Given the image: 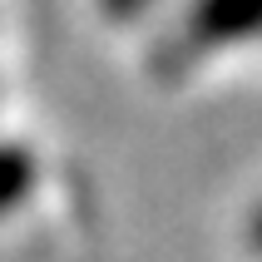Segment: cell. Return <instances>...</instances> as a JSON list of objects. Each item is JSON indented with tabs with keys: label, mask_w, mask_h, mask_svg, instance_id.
<instances>
[{
	"label": "cell",
	"mask_w": 262,
	"mask_h": 262,
	"mask_svg": "<svg viewBox=\"0 0 262 262\" xmlns=\"http://www.w3.org/2000/svg\"><path fill=\"white\" fill-rule=\"evenodd\" d=\"M252 40H262V0H188L173 25L178 59H198Z\"/></svg>",
	"instance_id": "6da1fadb"
},
{
	"label": "cell",
	"mask_w": 262,
	"mask_h": 262,
	"mask_svg": "<svg viewBox=\"0 0 262 262\" xmlns=\"http://www.w3.org/2000/svg\"><path fill=\"white\" fill-rule=\"evenodd\" d=\"M35 178H40V163L30 154L25 144H10V139H0V213H10L30 198L35 188Z\"/></svg>",
	"instance_id": "7a4b0ae2"
},
{
	"label": "cell",
	"mask_w": 262,
	"mask_h": 262,
	"mask_svg": "<svg viewBox=\"0 0 262 262\" xmlns=\"http://www.w3.org/2000/svg\"><path fill=\"white\" fill-rule=\"evenodd\" d=\"M154 0H99V10L109 15V20H134V15H144Z\"/></svg>",
	"instance_id": "3957f363"
},
{
	"label": "cell",
	"mask_w": 262,
	"mask_h": 262,
	"mask_svg": "<svg viewBox=\"0 0 262 262\" xmlns=\"http://www.w3.org/2000/svg\"><path fill=\"white\" fill-rule=\"evenodd\" d=\"M243 237H248V248H252V252H262V203L248 213V228H243Z\"/></svg>",
	"instance_id": "277c9868"
}]
</instances>
